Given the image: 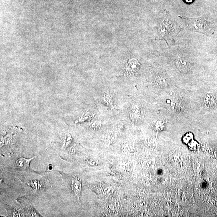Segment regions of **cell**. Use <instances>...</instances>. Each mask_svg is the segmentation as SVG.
Wrapping results in <instances>:
<instances>
[{
  "label": "cell",
  "mask_w": 217,
  "mask_h": 217,
  "mask_svg": "<svg viewBox=\"0 0 217 217\" xmlns=\"http://www.w3.org/2000/svg\"><path fill=\"white\" fill-rule=\"evenodd\" d=\"M184 21L186 28L189 30L203 34H211L214 31L212 23L206 20L204 17L190 18L179 16Z\"/></svg>",
  "instance_id": "6da1fadb"
},
{
  "label": "cell",
  "mask_w": 217,
  "mask_h": 217,
  "mask_svg": "<svg viewBox=\"0 0 217 217\" xmlns=\"http://www.w3.org/2000/svg\"><path fill=\"white\" fill-rule=\"evenodd\" d=\"M174 23L170 17L163 19L160 25L158 32L163 38L167 39L174 33Z\"/></svg>",
  "instance_id": "7a4b0ae2"
},
{
  "label": "cell",
  "mask_w": 217,
  "mask_h": 217,
  "mask_svg": "<svg viewBox=\"0 0 217 217\" xmlns=\"http://www.w3.org/2000/svg\"><path fill=\"white\" fill-rule=\"evenodd\" d=\"M178 68L181 71L186 72L190 69V64L186 59L181 57H178L177 60Z\"/></svg>",
  "instance_id": "3957f363"
},
{
  "label": "cell",
  "mask_w": 217,
  "mask_h": 217,
  "mask_svg": "<svg viewBox=\"0 0 217 217\" xmlns=\"http://www.w3.org/2000/svg\"><path fill=\"white\" fill-rule=\"evenodd\" d=\"M130 119L133 121H136L141 118V112L140 108L137 105L135 104L131 107L129 112Z\"/></svg>",
  "instance_id": "277c9868"
},
{
  "label": "cell",
  "mask_w": 217,
  "mask_h": 217,
  "mask_svg": "<svg viewBox=\"0 0 217 217\" xmlns=\"http://www.w3.org/2000/svg\"><path fill=\"white\" fill-rule=\"evenodd\" d=\"M140 67V63L136 59H130L127 62V69L131 72H137L139 69Z\"/></svg>",
  "instance_id": "5b68a950"
},
{
  "label": "cell",
  "mask_w": 217,
  "mask_h": 217,
  "mask_svg": "<svg viewBox=\"0 0 217 217\" xmlns=\"http://www.w3.org/2000/svg\"><path fill=\"white\" fill-rule=\"evenodd\" d=\"M204 102L208 108H212L216 105L217 98L213 95L208 94L204 98Z\"/></svg>",
  "instance_id": "8992f818"
},
{
  "label": "cell",
  "mask_w": 217,
  "mask_h": 217,
  "mask_svg": "<svg viewBox=\"0 0 217 217\" xmlns=\"http://www.w3.org/2000/svg\"><path fill=\"white\" fill-rule=\"evenodd\" d=\"M71 185L74 192L75 193L78 199H79V195L82 190V185L80 181L77 178L72 179Z\"/></svg>",
  "instance_id": "52a82bcc"
},
{
  "label": "cell",
  "mask_w": 217,
  "mask_h": 217,
  "mask_svg": "<svg viewBox=\"0 0 217 217\" xmlns=\"http://www.w3.org/2000/svg\"><path fill=\"white\" fill-rule=\"evenodd\" d=\"M33 158L30 159H26L23 158H20L17 160L16 162V164L18 168L21 169H26L28 167L29 162L32 160Z\"/></svg>",
  "instance_id": "ba28073f"
},
{
  "label": "cell",
  "mask_w": 217,
  "mask_h": 217,
  "mask_svg": "<svg viewBox=\"0 0 217 217\" xmlns=\"http://www.w3.org/2000/svg\"><path fill=\"white\" fill-rule=\"evenodd\" d=\"M103 100L107 105L112 108L113 106V102L112 97L108 93H105L103 95Z\"/></svg>",
  "instance_id": "9c48e42d"
},
{
  "label": "cell",
  "mask_w": 217,
  "mask_h": 217,
  "mask_svg": "<svg viewBox=\"0 0 217 217\" xmlns=\"http://www.w3.org/2000/svg\"><path fill=\"white\" fill-rule=\"evenodd\" d=\"M191 136H192L191 135L189 134L186 135L184 136V138H183V141H184V143H186V144L187 143H188V142H189V140L191 139Z\"/></svg>",
  "instance_id": "30bf717a"
},
{
  "label": "cell",
  "mask_w": 217,
  "mask_h": 217,
  "mask_svg": "<svg viewBox=\"0 0 217 217\" xmlns=\"http://www.w3.org/2000/svg\"><path fill=\"white\" fill-rule=\"evenodd\" d=\"M187 3H191L194 0H184Z\"/></svg>",
  "instance_id": "8fae6325"
}]
</instances>
